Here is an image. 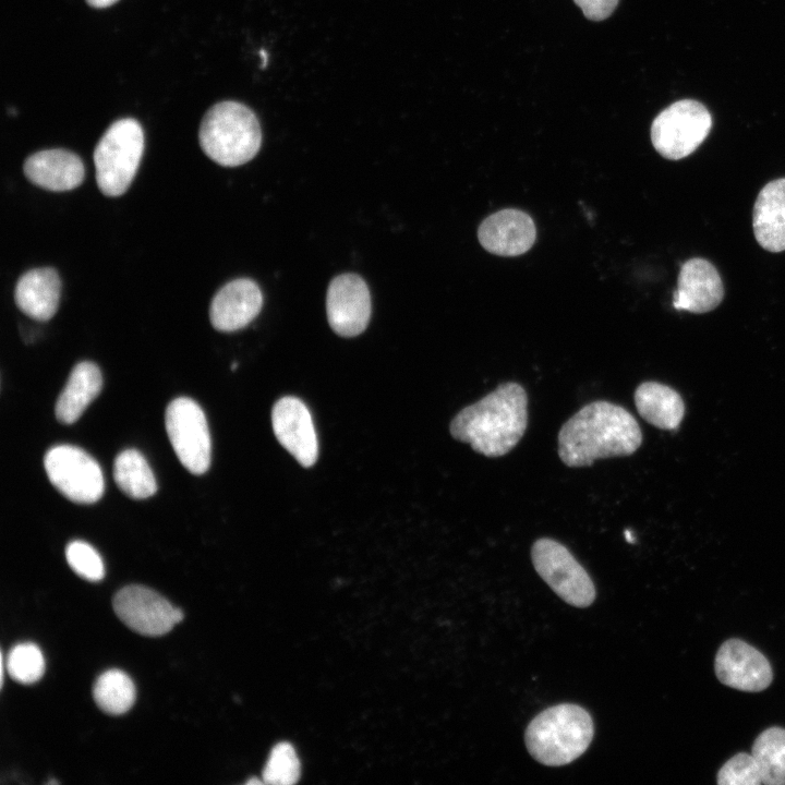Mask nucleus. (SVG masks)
Returning <instances> with one entry per match:
<instances>
[{"label":"nucleus","mask_w":785,"mask_h":785,"mask_svg":"<svg viewBox=\"0 0 785 785\" xmlns=\"http://www.w3.org/2000/svg\"><path fill=\"white\" fill-rule=\"evenodd\" d=\"M558 455L571 468L591 466L596 459L632 455L642 443L635 416L604 400L590 402L570 416L558 433Z\"/></svg>","instance_id":"obj_1"},{"label":"nucleus","mask_w":785,"mask_h":785,"mask_svg":"<svg viewBox=\"0 0 785 785\" xmlns=\"http://www.w3.org/2000/svg\"><path fill=\"white\" fill-rule=\"evenodd\" d=\"M528 425V395L518 383L498 385L459 411L450 422L451 436L490 458L508 454Z\"/></svg>","instance_id":"obj_2"},{"label":"nucleus","mask_w":785,"mask_h":785,"mask_svg":"<svg viewBox=\"0 0 785 785\" xmlns=\"http://www.w3.org/2000/svg\"><path fill=\"white\" fill-rule=\"evenodd\" d=\"M593 735L589 712L577 704L563 703L539 713L528 725L524 741L538 762L561 766L582 756Z\"/></svg>","instance_id":"obj_3"},{"label":"nucleus","mask_w":785,"mask_h":785,"mask_svg":"<svg viewBox=\"0 0 785 785\" xmlns=\"http://www.w3.org/2000/svg\"><path fill=\"white\" fill-rule=\"evenodd\" d=\"M203 152L225 167L241 166L259 150L262 131L257 117L245 105L221 101L203 117L198 132Z\"/></svg>","instance_id":"obj_4"},{"label":"nucleus","mask_w":785,"mask_h":785,"mask_svg":"<svg viewBox=\"0 0 785 785\" xmlns=\"http://www.w3.org/2000/svg\"><path fill=\"white\" fill-rule=\"evenodd\" d=\"M144 150V132L132 118L113 122L94 150L96 181L106 196H120L129 189Z\"/></svg>","instance_id":"obj_5"},{"label":"nucleus","mask_w":785,"mask_h":785,"mask_svg":"<svg viewBox=\"0 0 785 785\" xmlns=\"http://www.w3.org/2000/svg\"><path fill=\"white\" fill-rule=\"evenodd\" d=\"M712 128L709 110L693 99L678 100L653 120L651 141L663 157L678 160L693 153Z\"/></svg>","instance_id":"obj_6"},{"label":"nucleus","mask_w":785,"mask_h":785,"mask_svg":"<svg viewBox=\"0 0 785 785\" xmlns=\"http://www.w3.org/2000/svg\"><path fill=\"white\" fill-rule=\"evenodd\" d=\"M531 558L536 572L563 601L576 607H588L594 602L593 581L561 543L539 539L532 545Z\"/></svg>","instance_id":"obj_7"},{"label":"nucleus","mask_w":785,"mask_h":785,"mask_svg":"<svg viewBox=\"0 0 785 785\" xmlns=\"http://www.w3.org/2000/svg\"><path fill=\"white\" fill-rule=\"evenodd\" d=\"M165 423L182 466L193 474L205 473L210 464L212 442L202 408L191 398H176L167 407Z\"/></svg>","instance_id":"obj_8"},{"label":"nucleus","mask_w":785,"mask_h":785,"mask_svg":"<svg viewBox=\"0 0 785 785\" xmlns=\"http://www.w3.org/2000/svg\"><path fill=\"white\" fill-rule=\"evenodd\" d=\"M44 466L50 483L74 503L93 504L104 494V475L98 462L78 447L50 448Z\"/></svg>","instance_id":"obj_9"},{"label":"nucleus","mask_w":785,"mask_h":785,"mask_svg":"<svg viewBox=\"0 0 785 785\" xmlns=\"http://www.w3.org/2000/svg\"><path fill=\"white\" fill-rule=\"evenodd\" d=\"M112 605L121 621L144 636L165 635L184 617L180 608L173 607L160 594L142 585L120 589Z\"/></svg>","instance_id":"obj_10"},{"label":"nucleus","mask_w":785,"mask_h":785,"mask_svg":"<svg viewBox=\"0 0 785 785\" xmlns=\"http://www.w3.org/2000/svg\"><path fill=\"white\" fill-rule=\"evenodd\" d=\"M714 671L723 685L746 692L763 691L773 680L769 660L738 638L727 639L721 644L715 654Z\"/></svg>","instance_id":"obj_11"},{"label":"nucleus","mask_w":785,"mask_h":785,"mask_svg":"<svg viewBox=\"0 0 785 785\" xmlns=\"http://www.w3.org/2000/svg\"><path fill=\"white\" fill-rule=\"evenodd\" d=\"M327 318L333 330L342 337H354L366 328L371 312V294L366 282L357 274L335 277L326 294Z\"/></svg>","instance_id":"obj_12"},{"label":"nucleus","mask_w":785,"mask_h":785,"mask_svg":"<svg viewBox=\"0 0 785 785\" xmlns=\"http://www.w3.org/2000/svg\"><path fill=\"white\" fill-rule=\"evenodd\" d=\"M273 430L278 442L303 467L313 466L318 456V443L312 415L298 398H280L271 411Z\"/></svg>","instance_id":"obj_13"},{"label":"nucleus","mask_w":785,"mask_h":785,"mask_svg":"<svg viewBox=\"0 0 785 785\" xmlns=\"http://www.w3.org/2000/svg\"><path fill=\"white\" fill-rule=\"evenodd\" d=\"M263 294L249 278L229 281L214 295L209 318L215 329L230 333L247 326L261 312Z\"/></svg>","instance_id":"obj_14"},{"label":"nucleus","mask_w":785,"mask_h":785,"mask_svg":"<svg viewBox=\"0 0 785 785\" xmlns=\"http://www.w3.org/2000/svg\"><path fill=\"white\" fill-rule=\"evenodd\" d=\"M536 230L532 218L514 208L499 210L483 220L478 237L482 246L496 255L517 256L531 249Z\"/></svg>","instance_id":"obj_15"},{"label":"nucleus","mask_w":785,"mask_h":785,"mask_svg":"<svg viewBox=\"0 0 785 785\" xmlns=\"http://www.w3.org/2000/svg\"><path fill=\"white\" fill-rule=\"evenodd\" d=\"M724 286L716 268L704 258H690L679 270L673 305L676 310L706 313L723 300Z\"/></svg>","instance_id":"obj_16"},{"label":"nucleus","mask_w":785,"mask_h":785,"mask_svg":"<svg viewBox=\"0 0 785 785\" xmlns=\"http://www.w3.org/2000/svg\"><path fill=\"white\" fill-rule=\"evenodd\" d=\"M25 177L35 185L53 192L77 188L84 180L82 159L61 148L45 149L31 155L23 166Z\"/></svg>","instance_id":"obj_17"},{"label":"nucleus","mask_w":785,"mask_h":785,"mask_svg":"<svg viewBox=\"0 0 785 785\" xmlns=\"http://www.w3.org/2000/svg\"><path fill=\"white\" fill-rule=\"evenodd\" d=\"M61 294V280L51 267L34 268L16 282L14 300L17 307L33 319L46 322L56 314Z\"/></svg>","instance_id":"obj_18"},{"label":"nucleus","mask_w":785,"mask_h":785,"mask_svg":"<svg viewBox=\"0 0 785 785\" xmlns=\"http://www.w3.org/2000/svg\"><path fill=\"white\" fill-rule=\"evenodd\" d=\"M752 227L757 242L769 252L785 250V178L766 183L753 205Z\"/></svg>","instance_id":"obj_19"},{"label":"nucleus","mask_w":785,"mask_h":785,"mask_svg":"<svg viewBox=\"0 0 785 785\" xmlns=\"http://www.w3.org/2000/svg\"><path fill=\"white\" fill-rule=\"evenodd\" d=\"M102 377L98 366L88 361L76 364L56 403V416L63 424L74 423L98 396Z\"/></svg>","instance_id":"obj_20"},{"label":"nucleus","mask_w":785,"mask_h":785,"mask_svg":"<svg viewBox=\"0 0 785 785\" xmlns=\"http://www.w3.org/2000/svg\"><path fill=\"white\" fill-rule=\"evenodd\" d=\"M635 404L640 416L662 430H675L680 424L685 404L677 391L656 382L640 384L635 391Z\"/></svg>","instance_id":"obj_21"},{"label":"nucleus","mask_w":785,"mask_h":785,"mask_svg":"<svg viewBox=\"0 0 785 785\" xmlns=\"http://www.w3.org/2000/svg\"><path fill=\"white\" fill-rule=\"evenodd\" d=\"M113 478L119 488L134 499L148 498L157 491L149 464L135 449H125L116 457Z\"/></svg>","instance_id":"obj_22"},{"label":"nucleus","mask_w":785,"mask_h":785,"mask_svg":"<svg viewBox=\"0 0 785 785\" xmlns=\"http://www.w3.org/2000/svg\"><path fill=\"white\" fill-rule=\"evenodd\" d=\"M751 754L764 785H785V728L772 726L754 739Z\"/></svg>","instance_id":"obj_23"},{"label":"nucleus","mask_w":785,"mask_h":785,"mask_svg":"<svg viewBox=\"0 0 785 785\" xmlns=\"http://www.w3.org/2000/svg\"><path fill=\"white\" fill-rule=\"evenodd\" d=\"M135 686L128 674L108 669L100 674L93 687V697L99 709L111 715L128 712L135 701Z\"/></svg>","instance_id":"obj_24"},{"label":"nucleus","mask_w":785,"mask_h":785,"mask_svg":"<svg viewBox=\"0 0 785 785\" xmlns=\"http://www.w3.org/2000/svg\"><path fill=\"white\" fill-rule=\"evenodd\" d=\"M5 666L12 679L28 685L39 680L44 675L45 659L38 645L22 642L9 651Z\"/></svg>","instance_id":"obj_25"},{"label":"nucleus","mask_w":785,"mask_h":785,"mask_svg":"<svg viewBox=\"0 0 785 785\" xmlns=\"http://www.w3.org/2000/svg\"><path fill=\"white\" fill-rule=\"evenodd\" d=\"M301 765L294 748L289 742L277 744L266 762L263 781L273 785H291L299 781Z\"/></svg>","instance_id":"obj_26"},{"label":"nucleus","mask_w":785,"mask_h":785,"mask_svg":"<svg viewBox=\"0 0 785 785\" xmlns=\"http://www.w3.org/2000/svg\"><path fill=\"white\" fill-rule=\"evenodd\" d=\"M716 782L718 785H760L762 778L753 756L738 752L721 766Z\"/></svg>","instance_id":"obj_27"},{"label":"nucleus","mask_w":785,"mask_h":785,"mask_svg":"<svg viewBox=\"0 0 785 785\" xmlns=\"http://www.w3.org/2000/svg\"><path fill=\"white\" fill-rule=\"evenodd\" d=\"M65 558L72 570L88 581L104 578L105 567L98 552L88 543L73 541L65 548Z\"/></svg>","instance_id":"obj_28"},{"label":"nucleus","mask_w":785,"mask_h":785,"mask_svg":"<svg viewBox=\"0 0 785 785\" xmlns=\"http://www.w3.org/2000/svg\"><path fill=\"white\" fill-rule=\"evenodd\" d=\"M582 10L585 17L592 21H602L615 10L618 0H573Z\"/></svg>","instance_id":"obj_29"},{"label":"nucleus","mask_w":785,"mask_h":785,"mask_svg":"<svg viewBox=\"0 0 785 785\" xmlns=\"http://www.w3.org/2000/svg\"><path fill=\"white\" fill-rule=\"evenodd\" d=\"M118 0H86L87 4L93 8H107L116 3Z\"/></svg>","instance_id":"obj_30"},{"label":"nucleus","mask_w":785,"mask_h":785,"mask_svg":"<svg viewBox=\"0 0 785 785\" xmlns=\"http://www.w3.org/2000/svg\"><path fill=\"white\" fill-rule=\"evenodd\" d=\"M264 781L257 780V778H250L246 784H262Z\"/></svg>","instance_id":"obj_31"},{"label":"nucleus","mask_w":785,"mask_h":785,"mask_svg":"<svg viewBox=\"0 0 785 785\" xmlns=\"http://www.w3.org/2000/svg\"><path fill=\"white\" fill-rule=\"evenodd\" d=\"M57 783H58V782L55 781V780H50V781L47 782V784H57Z\"/></svg>","instance_id":"obj_32"}]
</instances>
